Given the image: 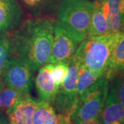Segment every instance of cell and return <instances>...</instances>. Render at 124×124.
<instances>
[{"label":"cell","mask_w":124,"mask_h":124,"mask_svg":"<svg viewBox=\"0 0 124 124\" xmlns=\"http://www.w3.org/2000/svg\"><path fill=\"white\" fill-rule=\"evenodd\" d=\"M54 23L55 21L50 18L28 19L10 39L14 57L26 63L33 72L48 63Z\"/></svg>","instance_id":"obj_1"},{"label":"cell","mask_w":124,"mask_h":124,"mask_svg":"<svg viewBox=\"0 0 124 124\" xmlns=\"http://www.w3.org/2000/svg\"><path fill=\"white\" fill-rule=\"evenodd\" d=\"M109 81L103 76L80 95L70 116V124L99 116L108 92Z\"/></svg>","instance_id":"obj_4"},{"label":"cell","mask_w":124,"mask_h":124,"mask_svg":"<svg viewBox=\"0 0 124 124\" xmlns=\"http://www.w3.org/2000/svg\"><path fill=\"white\" fill-rule=\"evenodd\" d=\"M79 44L55 21L51 53L47 63L68 62Z\"/></svg>","instance_id":"obj_7"},{"label":"cell","mask_w":124,"mask_h":124,"mask_svg":"<svg viewBox=\"0 0 124 124\" xmlns=\"http://www.w3.org/2000/svg\"><path fill=\"white\" fill-rule=\"evenodd\" d=\"M101 77L103 76L92 72L84 67L79 66L76 87L78 96L79 97Z\"/></svg>","instance_id":"obj_16"},{"label":"cell","mask_w":124,"mask_h":124,"mask_svg":"<svg viewBox=\"0 0 124 124\" xmlns=\"http://www.w3.org/2000/svg\"><path fill=\"white\" fill-rule=\"evenodd\" d=\"M12 57L13 49L10 38L6 36L0 37V76Z\"/></svg>","instance_id":"obj_18"},{"label":"cell","mask_w":124,"mask_h":124,"mask_svg":"<svg viewBox=\"0 0 124 124\" xmlns=\"http://www.w3.org/2000/svg\"><path fill=\"white\" fill-rule=\"evenodd\" d=\"M32 124H58V116L50 102L39 101L32 115Z\"/></svg>","instance_id":"obj_14"},{"label":"cell","mask_w":124,"mask_h":124,"mask_svg":"<svg viewBox=\"0 0 124 124\" xmlns=\"http://www.w3.org/2000/svg\"><path fill=\"white\" fill-rule=\"evenodd\" d=\"M78 70L79 65L72 56L68 61L66 77L58 89L54 101L58 115L69 120L75 109L79 98L76 89Z\"/></svg>","instance_id":"obj_5"},{"label":"cell","mask_w":124,"mask_h":124,"mask_svg":"<svg viewBox=\"0 0 124 124\" xmlns=\"http://www.w3.org/2000/svg\"><path fill=\"white\" fill-rule=\"evenodd\" d=\"M124 72V31L112 49L105 77L108 80L114 79Z\"/></svg>","instance_id":"obj_13"},{"label":"cell","mask_w":124,"mask_h":124,"mask_svg":"<svg viewBox=\"0 0 124 124\" xmlns=\"http://www.w3.org/2000/svg\"><path fill=\"white\" fill-rule=\"evenodd\" d=\"M121 33L87 37L79 44L73 57L79 66L104 76L112 49Z\"/></svg>","instance_id":"obj_2"},{"label":"cell","mask_w":124,"mask_h":124,"mask_svg":"<svg viewBox=\"0 0 124 124\" xmlns=\"http://www.w3.org/2000/svg\"><path fill=\"white\" fill-rule=\"evenodd\" d=\"M93 6L90 0H63L56 22L80 44L88 36Z\"/></svg>","instance_id":"obj_3"},{"label":"cell","mask_w":124,"mask_h":124,"mask_svg":"<svg viewBox=\"0 0 124 124\" xmlns=\"http://www.w3.org/2000/svg\"><path fill=\"white\" fill-rule=\"evenodd\" d=\"M22 10L17 0H0V35L19 26Z\"/></svg>","instance_id":"obj_10"},{"label":"cell","mask_w":124,"mask_h":124,"mask_svg":"<svg viewBox=\"0 0 124 124\" xmlns=\"http://www.w3.org/2000/svg\"><path fill=\"white\" fill-rule=\"evenodd\" d=\"M10 124H12V123H10Z\"/></svg>","instance_id":"obj_27"},{"label":"cell","mask_w":124,"mask_h":124,"mask_svg":"<svg viewBox=\"0 0 124 124\" xmlns=\"http://www.w3.org/2000/svg\"><path fill=\"white\" fill-rule=\"evenodd\" d=\"M32 74L33 72L26 63L18 58L12 57L1 76L7 87L27 94L32 87Z\"/></svg>","instance_id":"obj_6"},{"label":"cell","mask_w":124,"mask_h":124,"mask_svg":"<svg viewBox=\"0 0 124 124\" xmlns=\"http://www.w3.org/2000/svg\"><path fill=\"white\" fill-rule=\"evenodd\" d=\"M38 102L31 97L29 94L23 96L16 103L6 111L10 123L15 124H32V115Z\"/></svg>","instance_id":"obj_11"},{"label":"cell","mask_w":124,"mask_h":124,"mask_svg":"<svg viewBox=\"0 0 124 124\" xmlns=\"http://www.w3.org/2000/svg\"><path fill=\"white\" fill-rule=\"evenodd\" d=\"M75 124H102L101 119L99 117L94 118V119H92L90 120H85V121H80L79 123H77Z\"/></svg>","instance_id":"obj_22"},{"label":"cell","mask_w":124,"mask_h":124,"mask_svg":"<svg viewBox=\"0 0 124 124\" xmlns=\"http://www.w3.org/2000/svg\"><path fill=\"white\" fill-rule=\"evenodd\" d=\"M90 1H97V0H90Z\"/></svg>","instance_id":"obj_26"},{"label":"cell","mask_w":124,"mask_h":124,"mask_svg":"<svg viewBox=\"0 0 124 124\" xmlns=\"http://www.w3.org/2000/svg\"><path fill=\"white\" fill-rule=\"evenodd\" d=\"M99 118L102 124H124V107L120 102L113 84L109 85Z\"/></svg>","instance_id":"obj_8"},{"label":"cell","mask_w":124,"mask_h":124,"mask_svg":"<svg viewBox=\"0 0 124 124\" xmlns=\"http://www.w3.org/2000/svg\"><path fill=\"white\" fill-rule=\"evenodd\" d=\"M3 88H4V83H3V81H1V80H0V90Z\"/></svg>","instance_id":"obj_25"},{"label":"cell","mask_w":124,"mask_h":124,"mask_svg":"<svg viewBox=\"0 0 124 124\" xmlns=\"http://www.w3.org/2000/svg\"><path fill=\"white\" fill-rule=\"evenodd\" d=\"M50 0H21L22 4L29 10L37 11L48 4Z\"/></svg>","instance_id":"obj_20"},{"label":"cell","mask_w":124,"mask_h":124,"mask_svg":"<svg viewBox=\"0 0 124 124\" xmlns=\"http://www.w3.org/2000/svg\"><path fill=\"white\" fill-rule=\"evenodd\" d=\"M0 124H7V120L5 116H0Z\"/></svg>","instance_id":"obj_24"},{"label":"cell","mask_w":124,"mask_h":124,"mask_svg":"<svg viewBox=\"0 0 124 124\" xmlns=\"http://www.w3.org/2000/svg\"><path fill=\"white\" fill-rule=\"evenodd\" d=\"M68 67V62H59L53 64L52 69V75L55 84L59 88L66 77Z\"/></svg>","instance_id":"obj_19"},{"label":"cell","mask_w":124,"mask_h":124,"mask_svg":"<svg viewBox=\"0 0 124 124\" xmlns=\"http://www.w3.org/2000/svg\"><path fill=\"white\" fill-rule=\"evenodd\" d=\"M107 14L108 8L106 1H94L93 13L87 37L104 36L110 34Z\"/></svg>","instance_id":"obj_12"},{"label":"cell","mask_w":124,"mask_h":124,"mask_svg":"<svg viewBox=\"0 0 124 124\" xmlns=\"http://www.w3.org/2000/svg\"><path fill=\"white\" fill-rule=\"evenodd\" d=\"M118 79H116L115 84H113L117 93L120 102L124 107V72L119 75Z\"/></svg>","instance_id":"obj_21"},{"label":"cell","mask_w":124,"mask_h":124,"mask_svg":"<svg viewBox=\"0 0 124 124\" xmlns=\"http://www.w3.org/2000/svg\"><path fill=\"white\" fill-rule=\"evenodd\" d=\"M53 64L46 63L38 69L35 77V86L40 101L53 103L59 87L55 84L52 75Z\"/></svg>","instance_id":"obj_9"},{"label":"cell","mask_w":124,"mask_h":124,"mask_svg":"<svg viewBox=\"0 0 124 124\" xmlns=\"http://www.w3.org/2000/svg\"><path fill=\"white\" fill-rule=\"evenodd\" d=\"M107 4V19L110 34L123 32L119 10L120 0H105Z\"/></svg>","instance_id":"obj_15"},{"label":"cell","mask_w":124,"mask_h":124,"mask_svg":"<svg viewBox=\"0 0 124 124\" xmlns=\"http://www.w3.org/2000/svg\"><path fill=\"white\" fill-rule=\"evenodd\" d=\"M24 95L14 89L4 87L0 90V112H6Z\"/></svg>","instance_id":"obj_17"},{"label":"cell","mask_w":124,"mask_h":124,"mask_svg":"<svg viewBox=\"0 0 124 124\" xmlns=\"http://www.w3.org/2000/svg\"><path fill=\"white\" fill-rule=\"evenodd\" d=\"M119 10L121 23H122V26H123V30L124 31V0H120Z\"/></svg>","instance_id":"obj_23"}]
</instances>
